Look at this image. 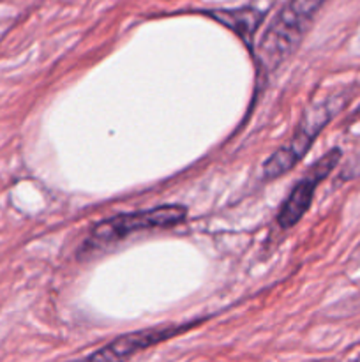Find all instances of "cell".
Returning <instances> with one entry per match:
<instances>
[{"label":"cell","mask_w":360,"mask_h":362,"mask_svg":"<svg viewBox=\"0 0 360 362\" xmlns=\"http://www.w3.org/2000/svg\"><path fill=\"white\" fill-rule=\"evenodd\" d=\"M210 14L214 20H217L219 23L226 25L228 28H232L235 34H239L240 37L249 41L253 37V34L256 32V28L260 27V23L263 21L265 13L261 9H254V7H244V9H224V11H210Z\"/></svg>","instance_id":"cell-6"},{"label":"cell","mask_w":360,"mask_h":362,"mask_svg":"<svg viewBox=\"0 0 360 362\" xmlns=\"http://www.w3.org/2000/svg\"><path fill=\"white\" fill-rule=\"evenodd\" d=\"M344 101L346 98H342V95H330L325 101L316 103L309 110H306L302 120L296 124V129L292 134V138L265 161L263 179L272 180L289 172L306 156L320 131L342 108Z\"/></svg>","instance_id":"cell-2"},{"label":"cell","mask_w":360,"mask_h":362,"mask_svg":"<svg viewBox=\"0 0 360 362\" xmlns=\"http://www.w3.org/2000/svg\"><path fill=\"white\" fill-rule=\"evenodd\" d=\"M341 159V151L334 148V151L327 152L321 159H318L313 166L309 168V172L295 184L292 191H289L288 198L282 204L281 211L277 214V225L281 228H292L295 226L300 219L304 218L307 211L311 207V202H313L314 193H316V187L323 182L325 177L335 168V165Z\"/></svg>","instance_id":"cell-4"},{"label":"cell","mask_w":360,"mask_h":362,"mask_svg":"<svg viewBox=\"0 0 360 362\" xmlns=\"http://www.w3.org/2000/svg\"><path fill=\"white\" fill-rule=\"evenodd\" d=\"M179 327H161V329H145V331L129 332L120 338L113 339L112 343L102 349L95 350L83 362H126L138 352H143L148 346H154L164 339L172 338L179 332Z\"/></svg>","instance_id":"cell-5"},{"label":"cell","mask_w":360,"mask_h":362,"mask_svg":"<svg viewBox=\"0 0 360 362\" xmlns=\"http://www.w3.org/2000/svg\"><path fill=\"white\" fill-rule=\"evenodd\" d=\"M186 218V207H180V205H161V207L148 209V211L113 216L90 230L87 244L90 247L112 246L119 240L127 239L131 233L169 228V226L180 225Z\"/></svg>","instance_id":"cell-3"},{"label":"cell","mask_w":360,"mask_h":362,"mask_svg":"<svg viewBox=\"0 0 360 362\" xmlns=\"http://www.w3.org/2000/svg\"><path fill=\"white\" fill-rule=\"evenodd\" d=\"M327 0H288L260 42V64L265 71H274L295 52L307 27Z\"/></svg>","instance_id":"cell-1"}]
</instances>
